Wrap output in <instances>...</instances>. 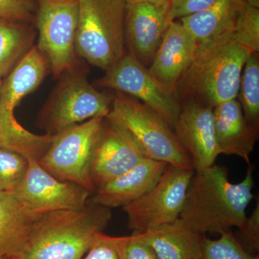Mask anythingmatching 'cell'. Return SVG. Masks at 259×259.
<instances>
[{"label":"cell","instance_id":"6da1fadb","mask_svg":"<svg viewBox=\"0 0 259 259\" xmlns=\"http://www.w3.org/2000/svg\"><path fill=\"white\" fill-rule=\"evenodd\" d=\"M253 166L248 164L241 182L232 183L226 166L214 164L194 171L180 220L186 228L200 235L240 228L253 198Z\"/></svg>","mask_w":259,"mask_h":259},{"label":"cell","instance_id":"7a4b0ae2","mask_svg":"<svg viewBox=\"0 0 259 259\" xmlns=\"http://www.w3.org/2000/svg\"><path fill=\"white\" fill-rule=\"evenodd\" d=\"M111 219V209L89 201L81 209L42 213L8 259H82Z\"/></svg>","mask_w":259,"mask_h":259},{"label":"cell","instance_id":"3957f363","mask_svg":"<svg viewBox=\"0 0 259 259\" xmlns=\"http://www.w3.org/2000/svg\"><path fill=\"white\" fill-rule=\"evenodd\" d=\"M250 54L236 41L233 31L200 46L177 84V100L181 104L194 102L214 108L237 99L242 71Z\"/></svg>","mask_w":259,"mask_h":259},{"label":"cell","instance_id":"277c9868","mask_svg":"<svg viewBox=\"0 0 259 259\" xmlns=\"http://www.w3.org/2000/svg\"><path fill=\"white\" fill-rule=\"evenodd\" d=\"M51 69L38 48L32 47L3 80L0 93V147L38 161L51 143V135H36L19 123L15 109L25 97L41 84Z\"/></svg>","mask_w":259,"mask_h":259},{"label":"cell","instance_id":"5b68a950","mask_svg":"<svg viewBox=\"0 0 259 259\" xmlns=\"http://www.w3.org/2000/svg\"><path fill=\"white\" fill-rule=\"evenodd\" d=\"M76 55L106 71L127 53L122 0H79Z\"/></svg>","mask_w":259,"mask_h":259},{"label":"cell","instance_id":"8992f818","mask_svg":"<svg viewBox=\"0 0 259 259\" xmlns=\"http://www.w3.org/2000/svg\"><path fill=\"white\" fill-rule=\"evenodd\" d=\"M106 116L125 130L146 157L194 169L173 129L137 99L117 92Z\"/></svg>","mask_w":259,"mask_h":259},{"label":"cell","instance_id":"52a82bcc","mask_svg":"<svg viewBox=\"0 0 259 259\" xmlns=\"http://www.w3.org/2000/svg\"><path fill=\"white\" fill-rule=\"evenodd\" d=\"M61 80L37 119L47 134L61 131L97 117L106 116L113 97L100 93L82 74L70 71Z\"/></svg>","mask_w":259,"mask_h":259},{"label":"cell","instance_id":"ba28073f","mask_svg":"<svg viewBox=\"0 0 259 259\" xmlns=\"http://www.w3.org/2000/svg\"><path fill=\"white\" fill-rule=\"evenodd\" d=\"M105 117L97 116L52 136L39 164L59 180L72 182L93 194L92 161Z\"/></svg>","mask_w":259,"mask_h":259},{"label":"cell","instance_id":"9c48e42d","mask_svg":"<svg viewBox=\"0 0 259 259\" xmlns=\"http://www.w3.org/2000/svg\"><path fill=\"white\" fill-rule=\"evenodd\" d=\"M79 13V0H38L37 47L47 58L56 78L74 70Z\"/></svg>","mask_w":259,"mask_h":259},{"label":"cell","instance_id":"30bf717a","mask_svg":"<svg viewBox=\"0 0 259 259\" xmlns=\"http://www.w3.org/2000/svg\"><path fill=\"white\" fill-rule=\"evenodd\" d=\"M194 173L192 168L168 164L151 190L122 207L133 233H144L179 219Z\"/></svg>","mask_w":259,"mask_h":259},{"label":"cell","instance_id":"8fae6325","mask_svg":"<svg viewBox=\"0 0 259 259\" xmlns=\"http://www.w3.org/2000/svg\"><path fill=\"white\" fill-rule=\"evenodd\" d=\"M97 84L137 99L173 129L181 110L180 101L156 81L148 68L129 53L105 71Z\"/></svg>","mask_w":259,"mask_h":259},{"label":"cell","instance_id":"7c38bea8","mask_svg":"<svg viewBox=\"0 0 259 259\" xmlns=\"http://www.w3.org/2000/svg\"><path fill=\"white\" fill-rule=\"evenodd\" d=\"M28 167L17 195L37 214L63 209L82 208L91 193L81 186L59 180L35 159H28Z\"/></svg>","mask_w":259,"mask_h":259},{"label":"cell","instance_id":"4fadbf2b","mask_svg":"<svg viewBox=\"0 0 259 259\" xmlns=\"http://www.w3.org/2000/svg\"><path fill=\"white\" fill-rule=\"evenodd\" d=\"M145 157L125 130L105 116L92 161L95 188L129 171Z\"/></svg>","mask_w":259,"mask_h":259},{"label":"cell","instance_id":"5bb4252c","mask_svg":"<svg viewBox=\"0 0 259 259\" xmlns=\"http://www.w3.org/2000/svg\"><path fill=\"white\" fill-rule=\"evenodd\" d=\"M173 131L188 153L194 171L215 164L221 153L216 141L212 107L197 102H182Z\"/></svg>","mask_w":259,"mask_h":259},{"label":"cell","instance_id":"9a60e30c","mask_svg":"<svg viewBox=\"0 0 259 259\" xmlns=\"http://www.w3.org/2000/svg\"><path fill=\"white\" fill-rule=\"evenodd\" d=\"M169 2L164 4L138 3L127 5L125 21L126 50L149 67L169 22Z\"/></svg>","mask_w":259,"mask_h":259},{"label":"cell","instance_id":"2e32d148","mask_svg":"<svg viewBox=\"0 0 259 259\" xmlns=\"http://www.w3.org/2000/svg\"><path fill=\"white\" fill-rule=\"evenodd\" d=\"M197 50V42L185 27L181 23L171 22L148 70L165 90L175 95L177 84Z\"/></svg>","mask_w":259,"mask_h":259},{"label":"cell","instance_id":"e0dca14e","mask_svg":"<svg viewBox=\"0 0 259 259\" xmlns=\"http://www.w3.org/2000/svg\"><path fill=\"white\" fill-rule=\"evenodd\" d=\"M168 165L145 157L129 171L95 189L89 202L110 209L125 207L151 190Z\"/></svg>","mask_w":259,"mask_h":259},{"label":"cell","instance_id":"ac0fdd59","mask_svg":"<svg viewBox=\"0 0 259 259\" xmlns=\"http://www.w3.org/2000/svg\"><path fill=\"white\" fill-rule=\"evenodd\" d=\"M214 133L221 154L235 155L250 164V157L259 136V128L245 120L237 99L213 108Z\"/></svg>","mask_w":259,"mask_h":259},{"label":"cell","instance_id":"d6986e66","mask_svg":"<svg viewBox=\"0 0 259 259\" xmlns=\"http://www.w3.org/2000/svg\"><path fill=\"white\" fill-rule=\"evenodd\" d=\"M137 234L154 250L159 259H201L202 257L204 235L186 228L180 218L175 222Z\"/></svg>","mask_w":259,"mask_h":259},{"label":"cell","instance_id":"ffe728a7","mask_svg":"<svg viewBox=\"0 0 259 259\" xmlns=\"http://www.w3.org/2000/svg\"><path fill=\"white\" fill-rule=\"evenodd\" d=\"M243 0H217L207 9L181 18L198 47L226 32L233 31Z\"/></svg>","mask_w":259,"mask_h":259},{"label":"cell","instance_id":"44dd1931","mask_svg":"<svg viewBox=\"0 0 259 259\" xmlns=\"http://www.w3.org/2000/svg\"><path fill=\"white\" fill-rule=\"evenodd\" d=\"M38 215L15 192H0V259L9 258Z\"/></svg>","mask_w":259,"mask_h":259},{"label":"cell","instance_id":"7402d4cb","mask_svg":"<svg viewBox=\"0 0 259 259\" xmlns=\"http://www.w3.org/2000/svg\"><path fill=\"white\" fill-rule=\"evenodd\" d=\"M28 23L0 18V77L8 76L32 47L35 34Z\"/></svg>","mask_w":259,"mask_h":259},{"label":"cell","instance_id":"603a6c76","mask_svg":"<svg viewBox=\"0 0 259 259\" xmlns=\"http://www.w3.org/2000/svg\"><path fill=\"white\" fill-rule=\"evenodd\" d=\"M238 97L245 120L250 125L259 128L258 53H251L245 61Z\"/></svg>","mask_w":259,"mask_h":259},{"label":"cell","instance_id":"cb8c5ba5","mask_svg":"<svg viewBox=\"0 0 259 259\" xmlns=\"http://www.w3.org/2000/svg\"><path fill=\"white\" fill-rule=\"evenodd\" d=\"M201 259H259V255L248 253L231 230L221 233L216 240L204 236Z\"/></svg>","mask_w":259,"mask_h":259},{"label":"cell","instance_id":"d4e9b609","mask_svg":"<svg viewBox=\"0 0 259 259\" xmlns=\"http://www.w3.org/2000/svg\"><path fill=\"white\" fill-rule=\"evenodd\" d=\"M233 32L236 41L242 47L251 53H258L259 8L243 1Z\"/></svg>","mask_w":259,"mask_h":259},{"label":"cell","instance_id":"484cf974","mask_svg":"<svg viewBox=\"0 0 259 259\" xmlns=\"http://www.w3.org/2000/svg\"><path fill=\"white\" fill-rule=\"evenodd\" d=\"M28 167L26 158L0 147V192H15L23 180Z\"/></svg>","mask_w":259,"mask_h":259},{"label":"cell","instance_id":"4316f807","mask_svg":"<svg viewBox=\"0 0 259 259\" xmlns=\"http://www.w3.org/2000/svg\"><path fill=\"white\" fill-rule=\"evenodd\" d=\"M128 236H110L97 233L93 245L82 259H126Z\"/></svg>","mask_w":259,"mask_h":259},{"label":"cell","instance_id":"83f0119b","mask_svg":"<svg viewBox=\"0 0 259 259\" xmlns=\"http://www.w3.org/2000/svg\"><path fill=\"white\" fill-rule=\"evenodd\" d=\"M234 233L237 241L248 253L258 255L259 250V199L251 215L246 217L244 223Z\"/></svg>","mask_w":259,"mask_h":259},{"label":"cell","instance_id":"f1b7e54d","mask_svg":"<svg viewBox=\"0 0 259 259\" xmlns=\"http://www.w3.org/2000/svg\"><path fill=\"white\" fill-rule=\"evenodd\" d=\"M32 0H0V18L30 23L33 19Z\"/></svg>","mask_w":259,"mask_h":259},{"label":"cell","instance_id":"f546056e","mask_svg":"<svg viewBox=\"0 0 259 259\" xmlns=\"http://www.w3.org/2000/svg\"><path fill=\"white\" fill-rule=\"evenodd\" d=\"M217 0H169L168 20L169 23L177 19L185 18L207 9Z\"/></svg>","mask_w":259,"mask_h":259},{"label":"cell","instance_id":"4dcf8cb0","mask_svg":"<svg viewBox=\"0 0 259 259\" xmlns=\"http://www.w3.org/2000/svg\"><path fill=\"white\" fill-rule=\"evenodd\" d=\"M126 259H159L154 250L140 237L132 233L126 245Z\"/></svg>","mask_w":259,"mask_h":259},{"label":"cell","instance_id":"1f68e13d","mask_svg":"<svg viewBox=\"0 0 259 259\" xmlns=\"http://www.w3.org/2000/svg\"><path fill=\"white\" fill-rule=\"evenodd\" d=\"M125 2L126 5L134 4V3H144V2H147V3H156V4H164L169 2V0H122Z\"/></svg>","mask_w":259,"mask_h":259},{"label":"cell","instance_id":"d6a6232c","mask_svg":"<svg viewBox=\"0 0 259 259\" xmlns=\"http://www.w3.org/2000/svg\"><path fill=\"white\" fill-rule=\"evenodd\" d=\"M246 4L254 8H259V0H243Z\"/></svg>","mask_w":259,"mask_h":259},{"label":"cell","instance_id":"836d02e7","mask_svg":"<svg viewBox=\"0 0 259 259\" xmlns=\"http://www.w3.org/2000/svg\"><path fill=\"white\" fill-rule=\"evenodd\" d=\"M3 78L0 77V93H1L2 86H3Z\"/></svg>","mask_w":259,"mask_h":259}]
</instances>
